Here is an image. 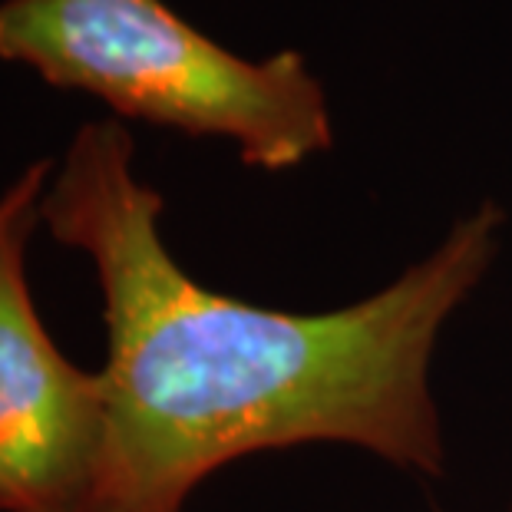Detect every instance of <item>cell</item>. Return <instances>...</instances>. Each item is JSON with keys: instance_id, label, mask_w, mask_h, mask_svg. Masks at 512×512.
<instances>
[{"instance_id": "cell-1", "label": "cell", "mask_w": 512, "mask_h": 512, "mask_svg": "<svg viewBox=\"0 0 512 512\" xmlns=\"http://www.w3.org/2000/svg\"><path fill=\"white\" fill-rule=\"evenodd\" d=\"M162 195L136 176L119 119L73 133L40 219L93 261L103 291L106 437L90 512H185L222 466L344 443L423 476L446 446L430 370L446 321L489 275L506 212L483 199L364 301L298 314L209 291L162 238Z\"/></svg>"}, {"instance_id": "cell-2", "label": "cell", "mask_w": 512, "mask_h": 512, "mask_svg": "<svg viewBox=\"0 0 512 512\" xmlns=\"http://www.w3.org/2000/svg\"><path fill=\"white\" fill-rule=\"evenodd\" d=\"M0 60L116 116L228 139L261 172H291L334 146L328 93L304 53L248 60L166 0H0Z\"/></svg>"}, {"instance_id": "cell-3", "label": "cell", "mask_w": 512, "mask_h": 512, "mask_svg": "<svg viewBox=\"0 0 512 512\" xmlns=\"http://www.w3.org/2000/svg\"><path fill=\"white\" fill-rule=\"evenodd\" d=\"M50 176L37 159L0 192V512H90L103 460L100 374L60 354L27 285Z\"/></svg>"}, {"instance_id": "cell-4", "label": "cell", "mask_w": 512, "mask_h": 512, "mask_svg": "<svg viewBox=\"0 0 512 512\" xmlns=\"http://www.w3.org/2000/svg\"><path fill=\"white\" fill-rule=\"evenodd\" d=\"M506 512H512V506H509V509H506Z\"/></svg>"}]
</instances>
